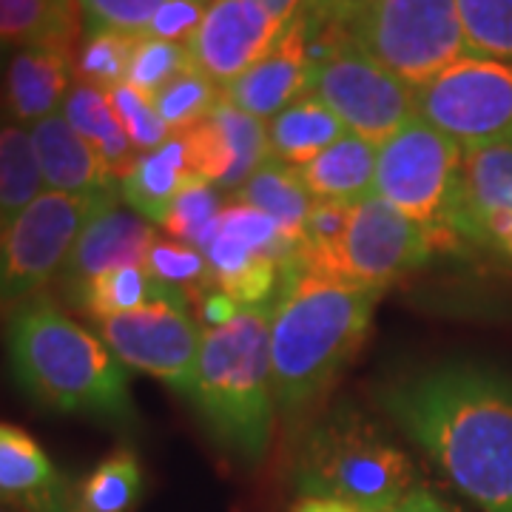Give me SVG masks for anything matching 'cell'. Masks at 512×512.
I'll return each instance as SVG.
<instances>
[{
  "instance_id": "cell-46",
  "label": "cell",
  "mask_w": 512,
  "mask_h": 512,
  "mask_svg": "<svg viewBox=\"0 0 512 512\" xmlns=\"http://www.w3.org/2000/svg\"><path fill=\"white\" fill-rule=\"evenodd\" d=\"M9 55V40H0V69H3V60Z\"/></svg>"
},
{
  "instance_id": "cell-35",
  "label": "cell",
  "mask_w": 512,
  "mask_h": 512,
  "mask_svg": "<svg viewBox=\"0 0 512 512\" xmlns=\"http://www.w3.org/2000/svg\"><path fill=\"white\" fill-rule=\"evenodd\" d=\"M222 214L220 191L208 180H202L197 174L188 177L183 191L177 194L174 205L168 208L163 220V231L168 237L188 242L194 248H200L205 239L211 237V231L217 228V220Z\"/></svg>"
},
{
  "instance_id": "cell-16",
  "label": "cell",
  "mask_w": 512,
  "mask_h": 512,
  "mask_svg": "<svg viewBox=\"0 0 512 512\" xmlns=\"http://www.w3.org/2000/svg\"><path fill=\"white\" fill-rule=\"evenodd\" d=\"M311 72L305 23L296 18L276 43L274 52L262 57L245 74H239L234 83H228L222 89V97L251 117L274 120L279 111L308 94Z\"/></svg>"
},
{
  "instance_id": "cell-48",
  "label": "cell",
  "mask_w": 512,
  "mask_h": 512,
  "mask_svg": "<svg viewBox=\"0 0 512 512\" xmlns=\"http://www.w3.org/2000/svg\"><path fill=\"white\" fill-rule=\"evenodd\" d=\"M0 512H18V510H12V507H6V504L0 501Z\"/></svg>"
},
{
  "instance_id": "cell-13",
  "label": "cell",
  "mask_w": 512,
  "mask_h": 512,
  "mask_svg": "<svg viewBox=\"0 0 512 512\" xmlns=\"http://www.w3.org/2000/svg\"><path fill=\"white\" fill-rule=\"evenodd\" d=\"M288 29L254 0H211L200 29L191 35V63L220 89L271 55Z\"/></svg>"
},
{
  "instance_id": "cell-18",
  "label": "cell",
  "mask_w": 512,
  "mask_h": 512,
  "mask_svg": "<svg viewBox=\"0 0 512 512\" xmlns=\"http://www.w3.org/2000/svg\"><path fill=\"white\" fill-rule=\"evenodd\" d=\"M74 493L26 430L0 421V501L18 512H74Z\"/></svg>"
},
{
  "instance_id": "cell-17",
  "label": "cell",
  "mask_w": 512,
  "mask_h": 512,
  "mask_svg": "<svg viewBox=\"0 0 512 512\" xmlns=\"http://www.w3.org/2000/svg\"><path fill=\"white\" fill-rule=\"evenodd\" d=\"M29 134L35 143L43 183L52 191L92 200H120V180L103 163L100 151L89 140H83L60 111L37 120Z\"/></svg>"
},
{
  "instance_id": "cell-4",
  "label": "cell",
  "mask_w": 512,
  "mask_h": 512,
  "mask_svg": "<svg viewBox=\"0 0 512 512\" xmlns=\"http://www.w3.org/2000/svg\"><path fill=\"white\" fill-rule=\"evenodd\" d=\"M271 316L274 302L245 308L234 322L208 330L185 396L211 439L245 461L265 456L274 430Z\"/></svg>"
},
{
  "instance_id": "cell-10",
  "label": "cell",
  "mask_w": 512,
  "mask_h": 512,
  "mask_svg": "<svg viewBox=\"0 0 512 512\" xmlns=\"http://www.w3.org/2000/svg\"><path fill=\"white\" fill-rule=\"evenodd\" d=\"M308 94L322 100L350 134L382 146L419 117L416 89L348 43L311 72Z\"/></svg>"
},
{
  "instance_id": "cell-5",
  "label": "cell",
  "mask_w": 512,
  "mask_h": 512,
  "mask_svg": "<svg viewBox=\"0 0 512 512\" xmlns=\"http://www.w3.org/2000/svg\"><path fill=\"white\" fill-rule=\"evenodd\" d=\"M296 484L311 498L390 512L416 490L413 461L353 404L316 419L296 453Z\"/></svg>"
},
{
  "instance_id": "cell-36",
  "label": "cell",
  "mask_w": 512,
  "mask_h": 512,
  "mask_svg": "<svg viewBox=\"0 0 512 512\" xmlns=\"http://www.w3.org/2000/svg\"><path fill=\"white\" fill-rule=\"evenodd\" d=\"M143 268L148 271V276L168 282L174 288H183L188 302L197 293L217 288V279H214V271H211L205 254L180 239H157L148 251Z\"/></svg>"
},
{
  "instance_id": "cell-37",
  "label": "cell",
  "mask_w": 512,
  "mask_h": 512,
  "mask_svg": "<svg viewBox=\"0 0 512 512\" xmlns=\"http://www.w3.org/2000/svg\"><path fill=\"white\" fill-rule=\"evenodd\" d=\"M217 225H220L225 237L237 239L248 251H254L256 256H271L276 262L299 254V248H302V245H293V242L282 237L279 225L268 214L256 211L251 205H242V202L225 205Z\"/></svg>"
},
{
  "instance_id": "cell-19",
  "label": "cell",
  "mask_w": 512,
  "mask_h": 512,
  "mask_svg": "<svg viewBox=\"0 0 512 512\" xmlns=\"http://www.w3.org/2000/svg\"><path fill=\"white\" fill-rule=\"evenodd\" d=\"M74 52L60 46H20L9 57L3 77V109L12 123H29L57 114L74 86Z\"/></svg>"
},
{
  "instance_id": "cell-38",
  "label": "cell",
  "mask_w": 512,
  "mask_h": 512,
  "mask_svg": "<svg viewBox=\"0 0 512 512\" xmlns=\"http://www.w3.org/2000/svg\"><path fill=\"white\" fill-rule=\"evenodd\" d=\"M165 0H77L83 32H123L148 35V26Z\"/></svg>"
},
{
  "instance_id": "cell-44",
  "label": "cell",
  "mask_w": 512,
  "mask_h": 512,
  "mask_svg": "<svg viewBox=\"0 0 512 512\" xmlns=\"http://www.w3.org/2000/svg\"><path fill=\"white\" fill-rule=\"evenodd\" d=\"M390 512H453V510H447L439 498H436V495H430L427 490H413V493L407 495L396 510H390Z\"/></svg>"
},
{
  "instance_id": "cell-1",
  "label": "cell",
  "mask_w": 512,
  "mask_h": 512,
  "mask_svg": "<svg viewBox=\"0 0 512 512\" xmlns=\"http://www.w3.org/2000/svg\"><path fill=\"white\" fill-rule=\"evenodd\" d=\"M384 413L484 512H512V379L439 365L387 384Z\"/></svg>"
},
{
  "instance_id": "cell-42",
  "label": "cell",
  "mask_w": 512,
  "mask_h": 512,
  "mask_svg": "<svg viewBox=\"0 0 512 512\" xmlns=\"http://www.w3.org/2000/svg\"><path fill=\"white\" fill-rule=\"evenodd\" d=\"M367 0H305L302 12L319 20H336V23H345L353 18V12H359Z\"/></svg>"
},
{
  "instance_id": "cell-11",
  "label": "cell",
  "mask_w": 512,
  "mask_h": 512,
  "mask_svg": "<svg viewBox=\"0 0 512 512\" xmlns=\"http://www.w3.org/2000/svg\"><path fill=\"white\" fill-rule=\"evenodd\" d=\"M100 325V339L131 370L160 379L188 396L205 333L188 302H151Z\"/></svg>"
},
{
  "instance_id": "cell-8",
  "label": "cell",
  "mask_w": 512,
  "mask_h": 512,
  "mask_svg": "<svg viewBox=\"0 0 512 512\" xmlns=\"http://www.w3.org/2000/svg\"><path fill=\"white\" fill-rule=\"evenodd\" d=\"M106 205L114 202L43 191L6 228L0 245V319L9 322L12 313L60 276L80 231Z\"/></svg>"
},
{
  "instance_id": "cell-33",
  "label": "cell",
  "mask_w": 512,
  "mask_h": 512,
  "mask_svg": "<svg viewBox=\"0 0 512 512\" xmlns=\"http://www.w3.org/2000/svg\"><path fill=\"white\" fill-rule=\"evenodd\" d=\"M191 69H194V63H191L185 43H171V40L143 35L134 43L126 83L134 92L154 100L165 86H171L177 77H183Z\"/></svg>"
},
{
  "instance_id": "cell-40",
  "label": "cell",
  "mask_w": 512,
  "mask_h": 512,
  "mask_svg": "<svg viewBox=\"0 0 512 512\" xmlns=\"http://www.w3.org/2000/svg\"><path fill=\"white\" fill-rule=\"evenodd\" d=\"M208 6L211 0H165L148 26V35L171 43H188L191 35L200 29Z\"/></svg>"
},
{
  "instance_id": "cell-14",
  "label": "cell",
  "mask_w": 512,
  "mask_h": 512,
  "mask_svg": "<svg viewBox=\"0 0 512 512\" xmlns=\"http://www.w3.org/2000/svg\"><path fill=\"white\" fill-rule=\"evenodd\" d=\"M191 171L217 191H239L271 157L265 120L231 106L225 97L200 126L183 134Z\"/></svg>"
},
{
  "instance_id": "cell-22",
  "label": "cell",
  "mask_w": 512,
  "mask_h": 512,
  "mask_svg": "<svg viewBox=\"0 0 512 512\" xmlns=\"http://www.w3.org/2000/svg\"><path fill=\"white\" fill-rule=\"evenodd\" d=\"M348 134L345 123L311 94L299 97L268 123L271 157L302 168Z\"/></svg>"
},
{
  "instance_id": "cell-47",
  "label": "cell",
  "mask_w": 512,
  "mask_h": 512,
  "mask_svg": "<svg viewBox=\"0 0 512 512\" xmlns=\"http://www.w3.org/2000/svg\"><path fill=\"white\" fill-rule=\"evenodd\" d=\"M3 237H6V222L0 217V245H3Z\"/></svg>"
},
{
  "instance_id": "cell-15",
  "label": "cell",
  "mask_w": 512,
  "mask_h": 512,
  "mask_svg": "<svg viewBox=\"0 0 512 512\" xmlns=\"http://www.w3.org/2000/svg\"><path fill=\"white\" fill-rule=\"evenodd\" d=\"M154 242H157V234L151 222L128 208H120L117 202L106 205L86 222L63 271L57 276V291L63 296V302L74 305L80 291L94 276L123 268V265L143 268Z\"/></svg>"
},
{
  "instance_id": "cell-30",
  "label": "cell",
  "mask_w": 512,
  "mask_h": 512,
  "mask_svg": "<svg viewBox=\"0 0 512 512\" xmlns=\"http://www.w3.org/2000/svg\"><path fill=\"white\" fill-rule=\"evenodd\" d=\"M143 495V467L131 450H114L74 493V512H131Z\"/></svg>"
},
{
  "instance_id": "cell-23",
  "label": "cell",
  "mask_w": 512,
  "mask_h": 512,
  "mask_svg": "<svg viewBox=\"0 0 512 512\" xmlns=\"http://www.w3.org/2000/svg\"><path fill=\"white\" fill-rule=\"evenodd\" d=\"M237 202L268 214L279 225L282 237L293 245H302L313 197L299 177V168L268 157L239 188Z\"/></svg>"
},
{
  "instance_id": "cell-28",
  "label": "cell",
  "mask_w": 512,
  "mask_h": 512,
  "mask_svg": "<svg viewBox=\"0 0 512 512\" xmlns=\"http://www.w3.org/2000/svg\"><path fill=\"white\" fill-rule=\"evenodd\" d=\"M43 194V171L32 134L0 120V217L6 228Z\"/></svg>"
},
{
  "instance_id": "cell-39",
  "label": "cell",
  "mask_w": 512,
  "mask_h": 512,
  "mask_svg": "<svg viewBox=\"0 0 512 512\" xmlns=\"http://www.w3.org/2000/svg\"><path fill=\"white\" fill-rule=\"evenodd\" d=\"M109 100L117 120H120V126L126 128L131 146L137 148L140 154L160 148L171 137L168 126L160 120V114L154 109V103L140 92H134L128 83L111 89Z\"/></svg>"
},
{
  "instance_id": "cell-29",
  "label": "cell",
  "mask_w": 512,
  "mask_h": 512,
  "mask_svg": "<svg viewBox=\"0 0 512 512\" xmlns=\"http://www.w3.org/2000/svg\"><path fill=\"white\" fill-rule=\"evenodd\" d=\"M464 191L481 222L490 214L512 211V137L464 151Z\"/></svg>"
},
{
  "instance_id": "cell-25",
  "label": "cell",
  "mask_w": 512,
  "mask_h": 512,
  "mask_svg": "<svg viewBox=\"0 0 512 512\" xmlns=\"http://www.w3.org/2000/svg\"><path fill=\"white\" fill-rule=\"evenodd\" d=\"M151 302H188L183 288H174L148 276L140 265H123L106 274L94 276L92 282L80 291L72 308L92 316L97 322H106L114 316L146 308Z\"/></svg>"
},
{
  "instance_id": "cell-41",
  "label": "cell",
  "mask_w": 512,
  "mask_h": 512,
  "mask_svg": "<svg viewBox=\"0 0 512 512\" xmlns=\"http://www.w3.org/2000/svg\"><path fill=\"white\" fill-rule=\"evenodd\" d=\"M191 302L197 305V319L205 322V325H211V328H222V325L234 322L242 313L237 302L225 291H220V288H208V291L197 293Z\"/></svg>"
},
{
  "instance_id": "cell-3",
  "label": "cell",
  "mask_w": 512,
  "mask_h": 512,
  "mask_svg": "<svg viewBox=\"0 0 512 512\" xmlns=\"http://www.w3.org/2000/svg\"><path fill=\"white\" fill-rule=\"evenodd\" d=\"M6 365L20 393L43 410L128 427L137 421L126 365L49 293L6 322Z\"/></svg>"
},
{
  "instance_id": "cell-9",
  "label": "cell",
  "mask_w": 512,
  "mask_h": 512,
  "mask_svg": "<svg viewBox=\"0 0 512 512\" xmlns=\"http://www.w3.org/2000/svg\"><path fill=\"white\" fill-rule=\"evenodd\" d=\"M419 117L458 146L476 148L512 137V63L461 57L416 92Z\"/></svg>"
},
{
  "instance_id": "cell-43",
  "label": "cell",
  "mask_w": 512,
  "mask_h": 512,
  "mask_svg": "<svg viewBox=\"0 0 512 512\" xmlns=\"http://www.w3.org/2000/svg\"><path fill=\"white\" fill-rule=\"evenodd\" d=\"M259 3L271 18L279 23V26H291L293 20L299 18V12H302V6H305V0H254Z\"/></svg>"
},
{
  "instance_id": "cell-27",
  "label": "cell",
  "mask_w": 512,
  "mask_h": 512,
  "mask_svg": "<svg viewBox=\"0 0 512 512\" xmlns=\"http://www.w3.org/2000/svg\"><path fill=\"white\" fill-rule=\"evenodd\" d=\"M353 205L356 202L339 200H316L311 205L299 256L313 276H322L330 282H348L345 242L353 222Z\"/></svg>"
},
{
  "instance_id": "cell-31",
  "label": "cell",
  "mask_w": 512,
  "mask_h": 512,
  "mask_svg": "<svg viewBox=\"0 0 512 512\" xmlns=\"http://www.w3.org/2000/svg\"><path fill=\"white\" fill-rule=\"evenodd\" d=\"M458 15L470 55L512 63V0H458Z\"/></svg>"
},
{
  "instance_id": "cell-24",
  "label": "cell",
  "mask_w": 512,
  "mask_h": 512,
  "mask_svg": "<svg viewBox=\"0 0 512 512\" xmlns=\"http://www.w3.org/2000/svg\"><path fill=\"white\" fill-rule=\"evenodd\" d=\"M60 114L69 120V126L83 140H89L100 151L103 163L109 165V171L117 180H123L128 168L137 163L140 151L131 146L126 128L120 126L117 114L111 109L109 92L74 80L72 92L66 94V103H63Z\"/></svg>"
},
{
  "instance_id": "cell-6",
  "label": "cell",
  "mask_w": 512,
  "mask_h": 512,
  "mask_svg": "<svg viewBox=\"0 0 512 512\" xmlns=\"http://www.w3.org/2000/svg\"><path fill=\"white\" fill-rule=\"evenodd\" d=\"M464 151L456 140L421 117L379 146L373 191L419 222L436 254H461L464 245L447 231V217L461 194Z\"/></svg>"
},
{
  "instance_id": "cell-12",
  "label": "cell",
  "mask_w": 512,
  "mask_h": 512,
  "mask_svg": "<svg viewBox=\"0 0 512 512\" xmlns=\"http://www.w3.org/2000/svg\"><path fill=\"white\" fill-rule=\"evenodd\" d=\"M433 242L419 222L379 197L376 191L353 205L348 242H345V271L348 282L384 291L407 274L430 262Z\"/></svg>"
},
{
  "instance_id": "cell-7",
  "label": "cell",
  "mask_w": 512,
  "mask_h": 512,
  "mask_svg": "<svg viewBox=\"0 0 512 512\" xmlns=\"http://www.w3.org/2000/svg\"><path fill=\"white\" fill-rule=\"evenodd\" d=\"M348 37L416 92L470 55L458 0H367L348 20Z\"/></svg>"
},
{
  "instance_id": "cell-34",
  "label": "cell",
  "mask_w": 512,
  "mask_h": 512,
  "mask_svg": "<svg viewBox=\"0 0 512 512\" xmlns=\"http://www.w3.org/2000/svg\"><path fill=\"white\" fill-rule=\"evenodd\" d=\"M220 100V86L214 80H208L205 74L197 72V69H191L183 77H177L171 86H165L151 103H154L160 120L168 126L171 134H185L194 126H200L202 120L217 109Z\"/></svg>"
},
{
  "instance_id": "cell-20",
  "label": "cell",
  "mask_w": 512,
  "mask_h": 512,
  "mask_svg": "<svg viewBox=\"0 0 512 512\" xmlns=\"http://www.w3.org/2000/svg\"><path fill=\"white\" fill-rule=\"evenodd\" d=\"M183 134H171L163 146L146 151L120 180V200L143 220L163 225L168 208L191 177Z\"/></svg>"
},
{
  "instance_id": "cell-32",
  "label": "cell",
  "mask_w": 512,
  "mask_h": 512,
  "mask_svg": "<svg viewBox=\"0 0 512 512\" xmlns=\"http://www.w3.org/2000/svg\"><path fill=\"white\" fill-rule=\"evenodd\" d=\"M134 43L137 37L123 32H89L83 37L80 49L74 52V77L103 92L123 86L134 55Z\"/></svg>"
},
{
  "instance_id": "cell-2",
  "label": "cell",
  "mask_w": 512,
  "mask_h": 512,
  "mask_svg": "<svg viewBox=\"0 0 512 512\" xmlns=\"http://www.w3.org/2000/svg\"><path fill=\"white\" fill-rule=\"evenodd\" d=\"M379 299V288L313 276L299 254L279 262L271 376L276 407L285 416L311 410L356 359Z\"/></svg>"
},
{
  "instance_id": "cell-45",
  "label": "cell",
  "mask_w": 512,
  "mask_h": 512,
  "mask_svg": "<svg viewBox=\"0 0 512 512\" xmlns=\"http://www.w3.org/2000/svg\"><path fill=\"white\" fill-rule=\"evenodd\" d=\"M293 512H365L353 504H345V501H333V498H311L305 495L302 501L293 504Z\"/></svg>"
},
{
  "instance_id": "cell-21",
  "label": "cell",
  "mask_w": 512,
  "mask_h": 512,
  "mask_svg": "<svg viewBox=\"0 0 512 512\" xmlns=\"http://www.w3.org/2000/svg\"><path fill=\"white\" fill-rule=\"evenodd\" d=\"M379 146L356 134H345L316 160L299 168V177L313 200L359 202L373 194Z\"/></svg>"
},
{
  "instance_id": "cell-26",
  "label": "cell",
  "mask_w": 512,
  "mask_h": 512,
  "mask_svg": "<svg viewBox=\"0 0 512 512\" xmlns=\"http://www.w3.org/2000/svg\"><path fill=\"white\" fill-rule=\"evenodd\" d=\"M77 12V0H0V40L74 52Z\"/></svg>"
}]
</instances>
